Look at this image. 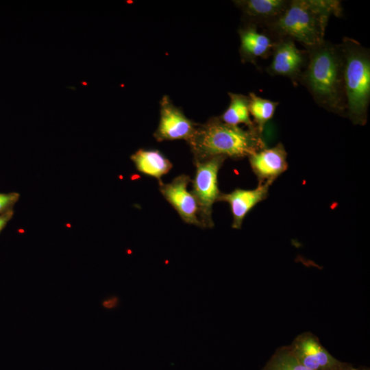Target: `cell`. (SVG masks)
Returning a JSON list of instances; mask_svg holds the SVG:
<instances>
[{"instance_id":"obj_1","label":"cell","mask_w":370,"mask_h":370,"mask_svg":"<svg viewBox=\"0 0 370 370\" xmlns=\"http://www.w3.org/2000/svg\"><path fill=\"white\" fill-rule=\"evenodd\" d=\"M305 49L308 62L299 84L306 88L318 106L346 117L344 60L341 44L325 40L317 46Z\"/></svg>"},{"instance_id":"obj_2","label":"cell","mask_w":370,"mask_h":370,"mask_svg":"<svg viewBox=\"0 0 370 370\" xmlns=\"http://www.w3.org/2000/svg\"><path fill=\"white\" fill-rule=\"evenodd\" d=\"M341 17L343 7L338 0H291L286 10L264 29L275 39L288 38L304 49L325 40L331 16Z\"/></svg>"},{"instance_id":"obj_3","label":"cell","mask_w":370,"mask_h":370,"mask_svg":"<svg viewBox=\"0 0 370 370\" xmlns=\"http://www.w3.org/2000/svg\"><path fill=\"white\" fill-rule=\"evenodd\" d=\"M187 143L195 160L214 156L242 159L267 147L263 135L257 128L243 129L229 125L219 117L197 124Z\"/></svg>"},{"instance_id":"obj_4","label":"cell","mask_w":370,"mask_h":370,"mask_svg":"<svg viewBox=\"0 0 370 370\" xmlns=\"http://www.w3.org/2000/svg\"><path fill=\"white\" fill-rule=\"evenodd\" d=\"M341 47L344 60L346 117L365 125L370 102V51L358 40L345 36Z\"/></svg>"},{"instance_id":"obj_5","label":"cell","mask_w":370,"mask_h":370,"mask_svg":"<svg viewBox=\"0 0 370 370\" xmlns=\"http://www.w3.org/2000/svg\"><path fill=\"white\" fill-rule=\"evenodd\" d=\"M225 159L223 156H214L195 160L196 172L191 193L197 201L203 227L214 226L212 206L219 201L221 193L218 187V173Z\"/></svg>"},{"instance_id":"obj_6","label":"cell","mask_w":370,"mask_h":370,"mask_svg":"<svg viewBox=\"0 0 370 370\" xmlns=\"http://www.w3.org/2000/svg\"><path fill=\"white\" fill-rule=\"evenodd\" d=\"M288 349L295 359L311 370H355L352 364L336 359L310 332L297 336Z\"/></svg>"},{"instance_id":"obj_7","label":"cell","mask_w":370,"mask_h":370,"mask_svg":"<svg viewBox=\"0 0 370 370\" xmlns=\"http://www.w3.org/2000/svg\"><path fill=\"white\" fill-rule=\"evenodd\" d=\"M271 61L266 68L271 76H282L297 86L308 62V53L299 49L295 42L288 38L276 40L271 53Z\"/></svg>"},{"instance_id":"obj_8","label":"cell","mask_w":370,"mask_h":370,"mask_svg":"<svg viewBox=\"0 0 370 370\" xmlns=\"http://www.w3.org/2000/svg\"><path fill=\"white\" fill-rule=\"evenodd\" d=\"M160 108V122L153 134L156 140L183 139L188 141L193 136L197 123L186 117L167 95L162 97Z\"/></svg>"},{"instance_id":"obj_9","label":"cell","mask_w":370,"mask_h":370,"mask_svg":"<svg viewBox=\"0 0 370 370\" xmlns=\"http://www.w3.org/2000/svg\"><path fill=\"white\" fill-rule=\"evenodd\" d=\"M190 182L189 176L182 174L169 183L159 182V189L185 223L203 227L197 201L192 193L188 190Z\"/></svg>"},{"instance_id":"obj_10","label":"cell","mask_w":370,"mask_h":370,"mask_svg":"<svg viewBox=\"0 0 370 370\" xmlns=\"http://www.w3.org/2000/svg\"><path fill=\"white\" fill-rule=\"evenodd\" d=\"M240 38L239 53L243 62L257 65L259 58L271 57L276 40L264 29L243 23L238 29Z\"/></svg>"},{"instance_id":"obj_11","label":"cell","mask_w":370,"mask_h":370,"mask_svg":"<svg viewBox=\"0 0 370 370\" xmlns=\"http://www.w3.org/2000/svg\"><path fill=\"white\" fill-rule=\"evenodd\" d=\"M248 158L258 184L271 185L288 168L287 153L282 143L258 151Z\"/></svg>"},{"instance_id":"obj_12","label":"cell","mask_w":370,"mask_h":370,"mask_svg":"<svg viewBox=\"0 0 370 370\" xmlns=\"http://www.w3.org/2000/svg\"><path fill=\"white\" fill-rule=\"evenodd\" d=\"M270 186L267 183L258 184L253 189L236 188L229 193H221L219 201H225L230 206L233 218L232 228H241L247 213L268 197Z\"/></svg>"},{"instance_id":"obj_13","label":"cell","mask_w":370,"mask_h":370,"mask_svg":"<svg viewBox=\"0 0 370 370\" xmlns=\"http://www.w3.org/2000/svg\"><path fill=\"white\" fill-rule=\"evenodd\" d=\"M291 0H236L235 5L242 12L243 23L264 28L278 18Z\"/></svg>"},{"instance_id":"obj_14","label":"cell","mask_w":370,"mask_h":370,"mask_svg":"<svg viewBox=\"0 0 370 370\" xmlns=\"http://www.w3.org/2000/svg\"><path fill=\"white\" fill-rule=\"evenodd\" d=\"M137 169L143 174L152 176L161 182V177L172 168V164L160 151L140 149L132 156Z\"/></svg>"},{"instance_id":"obj_15","label":"cell","mask_w":370,"mask_h":370,"mask_svg":"<svg viewBox=\"0 0 370 370\" xmlns=\"http://www.w3.org/2000/svg\"><path fill=\"white\" fill-rule=\"evenodd\" d=\"M228 95L229 106L219 119L229 125L238 126L244 124L247 128H256L249 114V96L234 92H228Z\"/></svg>"},{"instance_id":"obj_16","label":"cell","mask_w":370,"mask_h":370,"mask_svg":"<svg viewBox=\"0 0 370 370\" xmlns=\"http://www.w3.org/2000/svg\"><path fill=\"white\" fill-rule=\"evenodd\" d=\"M248 96L250 116L253 117V122L258 130L262 134L265 125L274 116L280 103L260 97L252 92Z\"/></svg>"},{"instance_id":"obj_17","label":"cell","mask_w":370,"mask_h":370,"mask_svg":"<svg viewBox=\"0 0 370 370\" xmlns=\"http://www.w3.org/2000/svg\"><path fill=\"white\" fill-rule=\"evenodd\" d=\"M261 370H311L300 364L288 345L278 348Z\"/></svg>"},{"instance_id":"obj_18","label":"cell","mask_w":370,"mask_h":370,"mask_svg":"<svg viewBox=\"0 0 370 370\" xmlns=\"http://www.w3.org/2000/svg\"><path fill=\"white\" fill-rule=\"evenodd\" d=\"M18 194L15 193H0V214L11 212L12 207L18 200Z\"/></svg>"},{"instance_id":"obj_19","label":"cell","mask_w":370,"mask_h":370,"mask_svg":"<svg viewBox=\"0 0 370 370\" xmlns=\"http://www.w3.org/2000/svg\"><path fill=\"white\" fill-rule=\"evenodd\" d=\"M12 216V211L0 214V232Z\"/></svg>"},{"instance_id":"obj_20","label":"cell","mask_w":370,"mask_h":370,"mask_svg":"<svg viewBox=\"0 0 370 370\" xmlns=\"http://www.w3.org/2000/svg\"><path fill=\"white\" fill-rule=\"evenodd\" d=\"M355 370H370V368L366 366H360L358 367H355Z\"/></svg>"}]
</instances>
